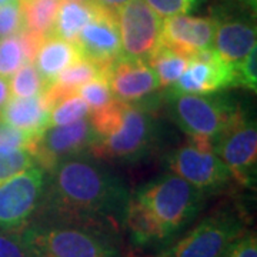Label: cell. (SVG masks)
I'll use <instances>...</instances> for the list:
<instances>
[{"instance_id": "cell-1", "label": "cell", "mask_w": 257, "mask_h": 257, "mask_svg": "<svg viewBox=\"0 0 257 257\" xmlns=\"http://www.w3.org/2000/svg\"><path fill=\"white\" fill-rule=\"evenodd\" d=\"M130 192L126 182L92 153L59 162L49 170L40 209L33 219L123 227Z\"/></svg>"}, {"instance_id": "cell-2", "label": "cell", "mask_w": 257, "mask_h": 257, "mask_svg": "<svg viewBox=\"0 0 257 257\" xmlns=\"http://www.w3.org/2000/svg\"><path fill=\"white\" fill-rule=\"evenodd\" d=\"M162 93L139 103L114 100L93 111L90 119L97 132L92 153L97 159L138 163L160 153L169 143V130L157 116Z\"/></svg>"}, {"instance_id": "cell-3", "label": "cell", "mask_w": 257, "mask_h": 257, "mask_svg": "<svg viewBox=\"0 0 257 257\" xmlns=\"http://www.w3.org/2000/svg\"><path fill=\"white\" fill-rule=\"evenodd\" d=\"M22 236L35 257H120L119 231L106 226L33 219Z\"/></svg>"}, {"instance_id": "cell-4", "label": "cell", "mask_w": 257, "mask_h": 257, "mask_svg": "<svg viewBox=\"0 0 257 257\" xmlns=\"http://www.w3.org/2000/svg\"><path fill=\"white\" fill-rule=\"evenodd\" d=\"M162 103L169 119L187 135L193 145L213 152V142L244 113L237 101L224 93L176 94L165 90Z\"/></svg>"}, {"instance_id": "cell-5", "label": "cell", "mask_w": 257, "mask_h": 257, "mask_svg": "<svg viewBox=\"0 0 257 257\" xmlns=\"http://www.w3.org/2000/svg\"><path fill=\"white\" fill-rule=\"evenodd\" d=\"M132 197L149 211L169 244L199 216L209 196L169 172L139 187Z\"/></svg>"}, {"instance_id": "cell-6", "label": "cell", "mask_w": 257, "mask_h": 257, "mask_svg": "<svg viewBox=\"0 0 257 257\" xmlns=\"http://www.w3.org/2000/svg\"><path fill=\"white\" fill-rule=\"evenodd\" d=\"M246 231L244 219L234 209H220L204 217L159 257H223Z\"/></svg>"}, {"instance_id": "cell-7", "label": "cell", "mask_w": 257, "mask_h": 257, "mask_svg": "<svg viewBox=\"0 0 257 257\" xmlns=\"http://www.w3.org/2000/svg\"><path fill=\"white\" fill-rule=\"evenodd\" d=\"M47 182L49 172L35 165L0 183V230H23L33 220Z\"/></svg>"}, {"instance_id": "cell-8", "label": "cell", "mask_w": 257, "mask_h": 257, "mask_svg": "<svg viewBox=\"0 0 257 257\" xmlns=\"http://www.w3.org/2000/svg\"><path fill=\"white\" fill-rule=\"evenodd\" d=\"M163 162L170 173L180 176L207 196L226 190L236 182L229 167L214 152L200 149L193 143L170 150Z\"/></svg>"}, {"instance_id": "cell-9", "label": "cell", "mask_w": 257, "mask_h": 257, "mask_svg": "<svg viewBox=\"0 0 257 257\" xmlns=\"http://www.w3.org/2000/svg\"><path fill=\"white\" fill-rule=\"evenodd\" d=\"M213 152L231 172L236 183L254 187L257 166L256 120L244 111L220 138L213 142Z\"/></svg>"}, {"instance_id": "cell-10", "label": "cell", "mask_w": 257, "mask_h": 257, "mask_svg": "<svg viewBox=\"0 0 257 257\" xmlns=\"http://www.w3.org/2000/svg\"><path fill=\"white\" fill-rule=\"evenodd\" d=\"M214 22L213 47L227 63H236L256 47V15L240 6L224 3L211 8Z\"/></svg>"}, {"instance_id": "cell-11", "label": "cell", "mask_w": 257, "mask_h": 257, "mask_svg": "<svg viewBox=\"0 0 257 257\" xmlns=\"http://www.w3.org/2000/svg\"><path fill=\"white\" fill-rule=\"evenodd\" d=\"M121 56L124 59L145 60L160 45L162 20L145 0H130L117 12Z\"/></svg>"}, {"instance_id": "cell-12", "label": "cell", "mask_w": 257, "mask_h": 257, "mask_svg": "<svg viewBox=\"0 0 257 257\" xmlns=\"http://www.w3.org/2000/svg\"><path fill=\"white\" fill-rule=\"evenodd\" d=\"M97 139V132L90 117L79 120L63 126H50L33 145L32 153L36 157L37 165L53 169L64 159L83 153H90Z\"/></svg>"}, {"instance_id": "cell-13", "label": "cell", "mask_w": 257, "mask_h": 257, "mask_svg": "<svg viewBox=\"0 0 257 257\" xmlns=\"http://www.w3.org/2000/svg\"><path fill=\"white\" fill-rule=\"evenodd\" d=\"M233 87V63L221 59L214 47L190 57L184 73L167 92L176 94H211Z\"/></svg>"}, {"instance_id": "cell-14", "label": "cell", "mask_w": 257, "mask_h": 257, "mask_svg": "<svg viewBox=\"0 0 257 257\" xmlns=\"http://www.w3.org/2000/svg\"><path fill=\"white\" fill-rule=\"evenodd\" d=\"M74 45L83 59L97 64L104 76L109 66L121 56L117 13L99 6L96 18L82 29Z\"/></svg>"}, {"instance_id": "cell-15", "label": "cell", "mask_w": 257, "mask_h": 257, "mask_svg": "<svg viewBox=\"0 0 257 257\" xmlns=\"http://www.w3.org/2000/svg\"><path fill=\"white\" fill-rule=\"evenodd\" d=\"M111 94L121 103H139L160 89L155 70L145 60L119 57L104 72Z\"/></svg>"}, {"instance_id": "cell-16", "label": "cell", "mask_w": 257, "mask_h": 257, "mask_svg": "<svg viewBox=\"0 0 257 257\" xmlns=\"http://www.w3.org/2000/svg\"><path fill=\"white\" fill-rule=\"evenodd\" d=\"M214 22L211 18L179 15L162 22L160 43L175 49L189 59L213 47Z\"/></svg>"}, {"instance_id": "cell-17", "label": "cell", "mask_w": 257, "mask_h": 257, "mask_svg": "<svg viewBox=\"0 0 257 257\" xmlns=\"http://www.w3.org/2000/svg\"><path fill=\"white\" fill-rule=\"evenodd\" d=\"M52 106L45 90L29 97H12L0 111V120L39 139L50 127Z\"/></svg>"}, {"instance_id": "cell-18", "label": "cell", "mask_w": 257, "mask_h": 257, "mask_svg": "<svg viewBox=\"0 0 257 257\" xmlns=\"http://www.w3.org/2000/svg\"><path fill=\"white\" fill-rule=\"evenodd\" d=\"M79 59H82V56L74 43L49 35L43 39L33 63L47 87L64 69Z\"/></svg>"}, {"instance_id": "cell-19", "label": "cell", "mask_w": 257, "mask_h": 257, "mask_svg": "<svg viewBox=\"0 0 257 257\" xmlns=\"http://www.w3.org/2000/svg\"><path fill=\"white\" fill-rule=\"evenodd\" d=\"M97 10L99 6L93 0H64L59 6L50 35L74 43L82 29L96 18Z\"/></svg>"}, {"instance_id": "cell-20", "label": "cell", "mask_w": 257, "mask_h": 257, "mask_svg": "<svg viewBox=\"0 0 257 257\" xmlns=\"http://www.w3.org/2000/svg\"><path fill=\"white\" fill-rule=\"evenodd\" d=\"M190 59L176 52L175 49L160 43L155 53L149 57L147 63L155 70L160 89H169L184 73Z\"/></svg>"}, {"instance_id": "cell-21", "label": "cell", "mask_w": 257, "mask_h": 257, "mask_svg": "<svg viewBox=\"0 0 257 257\" xmlns=\"http://www.w3.org/2000/svg\"><path fill=\"white\" fill-rule=\"evenodd\" d=\"M62 0H19L25 30L46 37L52 33Z\"/></svg>"}, {"instance_id": "cell-22", "label": "cell", "mask_w": 257, "mask_h": 257, "mask_svg": "<svg viewBox=\"0 0 257 257\" xmlns=\"http://www.w3.org/2000/svg\"><path fill=\"white\" fill-rule=\"evenodd\" d=\"M90 114L92 110L87 106V103L77 94H72L64 97L63 100L57 101L52 107L50 126H63V124L74 123L90 117Z\"/></svg>"}, {"instance_id": "cell-23", "label": "cell", "mask_w": 257, "mask_h": 257, "mask_svg": "<svg viewBox=\"0 0 257 257\" xmlns=\"http://www.w3.org/2000/svg\"><path fill=\"white\" fill-rule=\"evenodd\" d=\"M9 89L13 97H29L43 92L46 84L35 63H25L13 74Z\"/></svg>"}, {"instance_id": "cell-24", "label": "cell", "mask_w": 257, "mask_h": 257, "mask_svg": "<svg viewBox=\"0 0 257 257\" xmlns=\"http://www.w3.org/2000/svg\"><path fill=\"white\" fill-rule=\"evenodd\" d=\"M26 63L19 35L0 39V77L8 79Z\"/></svg>"}, {"instance_id": "cell-25", "label": "cell", "mask_w": 257, "mask_h": 257, "mask_svg": "<svg viewBox=\"0 0 257 257\" xmlns=\"http://www.w3.org/2000/svg\"><path fill=\"white\" fill-rule=\"evenodd\" d=\"M76 94L87 103L92 113L106 109L107 106H110L111 103L116 100L111 94L109 83H107L104 76L93 79L90 82L82 84L76 90Z\"/></svg>"}, {"instance_id": "cell-26", "label": "cell", "mask_w": 257, "mask_h": 257, "mask_svg": "<svg viewBox=\"0 0 257 257\" xmlns=\"http://www.w3.org/2000/svg\"><path fill=\"white\" fill-rule=\"evenodd\" d=\"M35 165H37L36 157L28 149L15 150L10 153H0V183Z\"/></svg>"}, {"instance_id": "cell-27", "label": "cell", "mask_w": 257, "mask_h": 257, "mask_svg": "<svg viewBox=\"0 0 257 257\" xmlns=\"http://www.w3.org/2000/svg\"><path fill=\"white\" fill-rule=\"evenodd\" d=\"M257 47L251 49L250 53L241 60L233 63V87H243L248 92L257 90Z\"/></svg>"}, {"instance_id": "cell-28", "label": "cell", "mask_w": 257, "mask_h": 257, "mask_svg": "<svg viewBox=\"0 0 257 257\" xmlns=\"http://www.w3.org/2000/svg\"><path fill=\"white\" fill-rule=\"evenodd\" d=\"M35 143L36 139L33 136L0 120V153H10L22 149H28L32 152Z\"/></svg>"}, {"instance_id": "cell-29", "label": "cell", "mask_w": 257, "mask_h": 257, "mask_svg": "<svg viewBox=\"0 0 257 257\" xmlns=\"http://www.w3.org/2000/svg\"><path fill=\"white\" fill-rule=\"evenodd\" d=\"M159 18H173L189 15L200 8L204 0H145Z\"/></svg>"}, {"instance_id": "cell-30", "label": "cell", "mask_w": 257, "mask_h": 257, "mask_svg": "<svg viewBox=\"0 0 257 257\" xmlns=\"http://www.w3.org/2000/svg\"><path fill=\"white\" fill-rule=\"evenodd\" d=\"M25 29L19 0L0 6V37L18 35Z\"/></svg>"}, {"instance_id": "cell-31", "label": "cell", "mask_w": 257, "mask_h": 257, "mask_svg": "<svg viewBox=\"0 0 257 257\" xmlns=\"http://www.w3.org/2000/svg\"><path fill=\"white\" fill-rule=\"evenodd\" d=\"M0 257H35L22 236V230H0Z\"/></svg>"}, {"instance_id": "cell-32", "label": "cell", "mask_w": 257, "mask_h": 257, "mask_svg": "<svg viewBox=\"0 0 257 257\" xmlns=\"http://www.w3.org/2000/svg\"><path fill=\"white\" fill-rule=\"evenodd\" d=\"M223 257H257V239L251 231H244L234 240Z\"/></svg>"}, {"instance_id": "cell-33", "label": "cell", "mask_w": 257, "mask_h": 257, "mask_svg": "<svg viewBox=\"0 0 257 257\" xmlns=\"http://www.w3.org/2000/svg\"><path fill=\"white\" fill-rule=\"evenodd\" d=\"M96 5H99L101 8H104V9L111 10V12H114V13H117L126 3H128L130 0H93Z\"/></svg>"}, {"instance_id": "cell-34", "label": "cell", "mask_w": 257, "mask_h": 257, "mask_svg": "<svg viewBox=\"0 0 257 257\" xmlns=\"http://www.w3.org/2000/svg\"><path fill=\"white\" fill-rule=\"evenodd\" d=\"M10 99V89L9 83L5 77H0V111L5 107V104Z\"/></svg>"}, {"instance_id": "cell-35", "label": "cell", "mask_w": 257, "mask_h": 257, "mask_svg": "<svg viewBox=\"0 0 257 257\" xmlns=\"http://www.w3.org/2000/svg\"><path fill=\"white\" fill-rule=\"evenodd\" d=\"M224 3H231V5H236V6H240L243 9L248 10L251 13L256 15L257 10V0H223Z\"/></svg>"}, {"instance_id": "cell-36", "label": "cell", "mask_w": 257, "mask_h": 257, "mask_svg": "<svg viewBox=\"0 0 257 257\" xmlns=\"http://www.w3.org/2000/svg\"><path fill=\"white\" fill-rule=\"evenodd\" d=\"M10 2H16V0H0V6L2 5H6V3H10Z\"/></svg>"}, {"instance_id": "cell-37", "label": "cell", "mask_w": 257, "mask_h": 257, "mask_svg": "<svg viewBox=\"0 0 257 257\" xmlns=\"http://www.w3.org/2000/svg\"><path fill=\"white\" fill-rule=\"evenodd\" d=\"M77 2H84V0H77Z\"/></svg>"}, {"instance_id": "cell-38", "label": "cell", "mask_w": 257, "mask_h": 257, "mask_svg": "<svg viewBox=\"0 0 257 257\" xmlns=\"http://www.w3.org/2000/svg\"><path fill=\"white\" fill-rule=\"evenodd\" d=\"M132 257H133V256H132Z\"/></svg>"}]
</instances>
